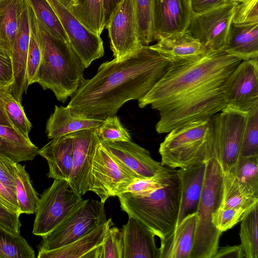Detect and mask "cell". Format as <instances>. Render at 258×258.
Masks as SVG:
<instances>
[{"mask_svg":"<svg viewBox=\"0 0 258 258\" xmlns=\"http://www.w3.org/2000/svg\"><path fill=\"white\" fill-rule=\"evenodd\" d=\"M7 114L18 132L24 138L30 140L29 134L32 124L28 119L21 104L12 94L8 97L6 105Z\"/></svg>","mask_w":258,"mask_h":258,"instance_id":"cell-43","label":"cell"},{"mask_svg":"<svg viewBox=\"0 0 258 258\" xmlns=\"http://www.w3.org/2000/svg\"><path fill=\"white\" fill-rule=\"evenodd\" d=\"M124 242L123 258H159L154 234L135 218L128 216L120 229Z\"/></svg>","mask_w":258,"mask_h":258,"instance_id":"cell-23","label":"cell"},{"mask_svg":"<svg viewBox=\"0 0 258 258\" xmlns=\"http://www.w3.org/2000/svg\"><path fill=\"white\" fill-rule=\"evenodd\" d=\"M222 170L215 159L206 163L203 190L196 211V225L190 258H213L222 232L212 222V215L220 206L222 191Z\"/></svg>","mask_w":258,"mask_h":258,"instance_id":"cell-7","label":"cell"},{"mask_svg":"<svg viewBox=\"0 0 258 258\" xmlns=\"http://www.w3.org/2000/svg\"><path fill=\"white\" fill-rule=\"evenodd\" d=\"M69 135L72 141L73 169L68 182L70 187L82 197L89 191L93 161L100 141L97 128Z\"/></svg>","mask_w":258,"mask_h":258,"instance_id":"cell-16","label":"cell"},{"mask_svg":"<svg viewBox=\"0 0 258 258\" xmlns=\"http://www.w3.org/2000/svg\"><path fill=\"white\" fill-rule=\"evenodd\" d=\"M138 34L143 45L155 41L152 0H136Z\"/></svg>","mask_w":258,"mask_h":258,"instance_id":"cell-36","label":"cell"},{"mask_svg":"<svg viewBox=\"0 0 258 258\" xmlns=\"http://www.w3.org/2000/svg\"><path fill=\"white\" fill-rule=\"evenodd\" d=\"M48 165L47 176L69 181L73 169L72 141L70 135L54 138L37 151Z\"/></svg>","mask_w":258,"mask_h":258,"instance_id":"cell-24","label":"cell"},{"mask_svg":"<svg viewBox=\"0 0 258 258\" xmlns=\"http://www.w3.org/2000/svg\"><path fill=\"white\" fill-rule=\"evenodd\" d=\"M70 9L85 28L100 36L105 28L103 0H72Z\"/></svg>","mask_w":258,"mask_h":258,"instance_id":"cell-31","label":"cell"},{"mask_svg":"<svg viewBox=\"0 0 258 258\" xmlns=\"http://www.w3.org/2000/svg\"><path fill=\"white\" fill-rule=\"evenodd\" d=\"M226 0H190L192 13L197 14L210 9Z\"/></svg>","mask_w":258,"mask_h":258,"instance_id":"cell-51","label":"cell"},{"mask_svg":"<svg viewBox=\"0 0 258 258\" xmlns=\"http://www.w3.org/2000/svg\"><path fill=\"white\" fill-rule=\"evenodd\" d=\"M223 50L228 54L246 60L258 57V23L231 24Z\"/></svg>","mask_w":258,"mask_h":258,"instance_id":"cell-27","label":"cell"},{"mask_svg":"<svg viewBox=\"0 0 258 258\" xmlns=\"http://www.w3.org/2000/svg\"><path fill=\"white\" fill-rule=\"evenodd\" d=\"M245 258L241 244L218 247L213 258Z\"/></svg>","mask_w":258,"mask_h":258,"instance_id":"cell-50","label":"cell"},{"mask_svg":"<svg viewBox=\"0 0 258 258\" xmlns=\"http://www.w3.org/2000/svg\"><path fill=\"white\" fill-rule=\"evenodd\" d=\"M247 114L226 106L209 119L212 158L223 172L230 171L240 157Z\"/></svg>","mask_w":258,"mask_h":258,"instance_id":"cell-8","label":"cell"},{"mask_svg":"<svg viewBox=\"0 0 258 258\" xmlns=\"http://www.w3.org/2000/svg\"><path fill=\"white\" fill-rule=\"evenodd\" d=\"M196 225V212L187 215L172 232L160 240L159 258H190Z\"/></svg>","mask_w":258,"mask_h":258,"instance_id":"cell-26","label":"cell"},{"mask_svg":"<svg viewBox=\"0 0 258 258\" xmlns=\"http://www.w3.org/2000/svg\"><path fill=\"white\" fill-rule=\"evenodd\" d=\"M17 162L0 153V181L15 195V171Z\"/></svg>","mask_w":258,"mask_h":258,"instance_id":"cell-46","label":"cell"},{"mask_svg":"<svg viewBox=\"0 0 258 258\" xmlns=\"http://www.w3.org/2000/svg\"><path fill=\"white\" fill-rule=\"evenodd\" d=\"M258 0H243L239 3L232 23L236 25L258 23Z\"/></svg>","mask_w":258,"mask_h":258,"instance_id":"cell-45","label":"cell"},{"mask_svg":"<svg viewBox=\"0 0 258 258\" xmlns=\"http://www.w3.org/2000/svg\"><path fill=\"white\" fill-rule=\"evenodd\" d=\"M239 3L226 0L204 12L192 13L186 31L209 50H223Z\"/></svg>","mask_w":258,"mask_h":258,"instance_id":"cell-11","label":"cell"},{"mask_svg":"<svg viewBox=\"0 0 258 258\" xmlns=\"http://www.w3.org/2000/svg\"><path fill=\"white\" fill-rule=\"evenodd\" d=\"M152 10L155 41L186 31L192 15L190 0H152Z\"/></svg>","mask_w":258,"mask_h":258,"instance_id":"cell-17","label":"cell"},{"mask_svg":"<svg viewBox=\"0 0 258 258\" xmlns=\"http://www.w3.org/2000/svg\"><path fill=\"white\" fill-rule=\"evenodd\" d=\"M231 172L240 182L258 191V155L240 156Z\"/></svg>","mask_w":258,"mask_h":258,"instance_id":"cell-37","label":"cell"},{"mask_svg":"<svg viewBox=\"0 0 258 258\" xmlns=\"http://www.w3.org/2000/svg\"><path fill=\"white\" fill-rule=\"evenodd\" d=\"M231 74L209 81L198 89L160 108L155 129L157 133H168L187 123L209 119L226 106L222 87Z\"/></svg>","mask_w":258,"mask_h":258,"instance_id":"cell-5","label":"cell"},{"mask_svg":"<svg viewBox=\"0 0 258 258\" xmlns=\"http://www.w3.org/2000/svg\"><path fill=\"white\" fill-rule=\"evenodd\" d=\"M122 211L147 227L160 240L167 237L177 224L180 201V183L177 170L171 168L163 186L150 194H118Z\"/></svg>","mask_w":258,"mask_h":258,"instance_id":"cell-4","label":"cell"},{"mask_svg":"<svg viewBox=\"0 0 258 258\" xmlns=\"http://www.w3.org/2000/svg\"><path fill=\"white\" fill-rule=\"evenodd\" d=\"M97 134L101 143L131 141L130 133L116 115L105 117L103 122L97 128Z\"/></svg>","mask_w":258,"mask_h":258,"instance_id":"cell-39","label":"cell"},{"mask_svg":"<svg viewBox=\"0 0 258 258\" xmlns=\"http://www.w3.org/2000/svg\"><path fill=\"white\" fill-rule=\"evenodd\" d=\"M10 95L4 98H0V125L12 128L18 132L6 111V102Z\"/></svg>","mask_w":258,"mask_h":258,"instance_id":"cell-52","label":"cell"},{"mask_svg":"<svg viewBox=\"0 0 258 258\" xmlns=\"http://www.w3.org/2000/svg\"><path fill=\"white\" fill-rule=\"evenodd\" d=\"M14 75L11 54L8 50L0 48V84H12Z\"/></svg>","mask_w":258,"mask_h":258,"instance_id":"cell-48","label":"cell"},{"mask_svg":"<svg viewBox=\"0 0 258 258\" xmlns=\"http://www.w3.org/2000/svg\"><path fill=\"white\" fill-rule=\"evenodd\" d=\"M105 117L85 114L68 107L55 106L46 124L49 139L68 135L77 131L98 127Z\"/></svg>","mask_w":258,"mask_h":258,"instance_id":"cell-21","label":"cell"},{"mask_svg":"<svg viewBox=\"0 0 258 258\" xmlns=\"http://www.w3.org/2000/svg\"><path fill=\"white\" fill-rule=\"evenodd\" d=\"M0 204L20 214L16 195L8 189L1 181Z\"/></svg>","mask_w":258,"mask_h":258,"instance_id":"cell-49","label":"cell"},{"mask_svg":"<svg viewBox=\"0 0 258 258\" xmlns=\"http://www.w3.org/2000/svg\"><path fill=\"white\" fill-rule=\"evenodd\" d=\"M258 155V104L247 114L240 156Z\"/></svg>","mask_w":258,"mask_h":258,"instance_id":"cell-38","label":"cell"},{"mask_svg":"<svg viewBox=\"0 0 258 258\" xmlns=\"http://www.w3.org/2000/svg\"><path fill=\"white\" fill-rule=\"evenodd\" d=\"M121 0H103L104 23L106 26L113 11Z\"/></svg>","mask_w":258,"mask_h":258,"instance_id":"cell-53","label":"cell"},{"mask_svg":"<svg viewBox=\"0 0 258 258\" xmlns=\"http://www.w3.org/2000/svg\"><path fill=\"white\" fill-rule=\"evenodd\" d=\"M20 214L0 204V227L14 234H20Z\"/></svg>","mask_w":258,"mask_h":258,"instance_id":"cell-47","label":"cell"},{"mask_svg":"<svg viewBox=\"0 0 258 258\" xmlns=\"http://www.w3.org/2000/svg\"><path fill=\"white\" fill-rule=\"evenodd\" d=\"M156 41L150 47L170 64L197 59L210 50L186 31L161 37Z\"/></svg>","mask_w":258,"mask_h":258,"instance_id":"cell-20","label":"cell"},{"mask_svg":"<svg viewBox=\"0 0 258 258\" xmlns=\"http://www.w3.org/2000/svg\"><path fill=\"white\" fill-rule=\"evenodd\" d=\"M241 59L224 50H209L197 59L170 64L164 76L141 99L138 105L158 111L209 81L231 73Z\"/></svg>","mask_w":258,"mask_h":258,"instance_id":"cell-2","label":"cell"},{"mask_svg":"<svg viewBox=\"0 0 258 258\" xmlns=\"http://www.w3.org/2000/svg\"><path fill=\"white\" fill-rule=\"evenodd\" d=\"M248 212L240 208L219 207L212 215V222L215 227L222 233L240 222Z\"/></svg>","mask_w":258,"mask_h":258,"instance_id":"cell-42","label":"cell"},{"mask_svg":"<svg viewBox=\"0 0 258 258\" xmlns=\"http://www.w3.org/2000/svg\"><path fill=\"white\" fill-rule=\"evenodd\" d=\"M209 121L200 120L168 133L160 144L161 164L172 169L205 163L212 159Z\"/></svg>","mask_w":258,"mask_h":258,"instance_id":"cell-6","label":"cell"},{"mask_svg":"<svg viewBox=\"0 0 258 258\" xmlns=\"http://www.w3.org/2000/svg\"><path fill=\"white\" fill-rule=\"evenodd\" d=\"M206 163L179 168L180 201L177 224L187 215L196 212L204 186Z\"/></svg>","mask_w":258,"mask_h":258,"instance_id":"cell-25","label":"cell"},{"mask_svg":"<svg viewBox=\"0 0 258 258\" xmlns=\"http://www.w3.org/2000/svg\"><path fill=\"white\" fill-rule=\"evenodd\" d=\"M38 147L15 130L0 125V153L17 163L31 161Z\"/></svg>","mask_w":258,"mask_h":258,"instance_id":"cell-30","label":"cell"},{"mask_svg":"<svg viewBox=\"0 0 258 258\" xmlns=\"http://www.w3.org/2000/svg\"><path fill=\"white\" fill-rule=\"evenodd\" d=\"M12 84H0V98H4L11 94Z\"/></svg>","mask_w":258,"mask_h":258,"instance_id":"cell-54","label":"cell"},{"mask_svg":"<svg viewBox=\"0 0 258 258\" xmlns=\"http://www.w3.org/2000/svg\"><path fill=\"white\" fill-rule=\"evenodd\" d=\"M113 225L111 218L79 238L62 247L51 250H38V258H102V244L108 229Z\"/></svg>","mask_w":258,"mask_h":258,"instance_id":"cell-19","label":"cell"},{"mask_svg":"<svg viewBox=\"0 0 258 258\" xmlns=\"http://www.w3.org/2000/svg\"><path fill=\"white\" fill-rule=\"evenodd\" d=\"M138 178L99 143L93 161L89 191L105 203L109 198L122 193Z\"/></svg>","mask_w":258,"mask_h":258,"instance_id":"cell-12","label":"cell"},{"mask_svg":"<svg viewBox=\"0 0 258 258\" xmlns=\"http://www.w3.org/2000/svg\"><path fill=\"white\" fill-rule=\"evenodd\" d=\"M30 20V19H29ZM30 37L27 61V86L38 83L42 51L35 31L30 25Z\"/></svg>","mask_w":258,"mask_h":258,"instance_id":"cell-41","label":"cell"},{"mask_svg":"<svg viewBox=\"0 0 258 258\" xmlns=\"http://www.w3.org/2000/svg\"><path fill=\"white\" fill-rule=\"evenodd\" d=\"M25 0H0V48L11 54Z\"/></svg>","mask_w":258,"mask_h":258,"instance_id":"cell-29","label":"cell"},{"mask_svg":"<svg viewBox=\"0 0 258 258\" xmlns=\"http://www.w3.org/2000/svg\"><path fill=\"white\" fill-rule=\"evenodd\" d=\"M170 64L149 45H143L121 61L113 58L101 64L92 78L83 79L67 106L90 115H115L126 102L143 98Z\"/></svg>","mask_w":258,"mask_h":258,"instance_id":"cell-1","label":"cell"},{"mask_svg":"<svg viewBox=\"0 0 258 258\" xmlns=\"http://www.w3.org/2000/svg\"><path fill=\"white\" fill-rule=\"evenodd\" d=\"M105 28L108 30L110 49L116 60L132 55L142 47L138 34L136 0H121Z\"/></svg>","mask_w":258,"mask_h":258,"instance_id":"cell-13","label":"cell"},{"mask_svg":"<svg viewBox=\"0 0 258 258\" xmlns=\"http://www.w3.org/2000/svg\"><path fill=\"white\" fill-rule=\"evenodd\" d=\"M257 205V190L240 182L231 172H223L220 208H240L249 211Z\"/></svg>","mask_w":258,"mask_h":258,"instance_id":"cell-28","label":"cell"},{"mask_svg":"<svg viewBox=\"0 0 258 258\" xmlns=\"http://www.w3.org/2000/svg\"><path fill=\"white\" fill-rule=\"evenodd\" d=\"M170 169L165 166L162 171L151 177L137 179L130 184L122 193L128 192L136 195H147L163 186Z\"/></svg>","mask_w":258,"mask_h":258,"instance_id":"cell-40","label":"cell"},{"mask_svg":"<svg viewBox=\"0 0 258 258\" xmlns=\"http://www.w3.org/2000/svg\"><path fill=\"white\" fill-rule=\"evenodd\" d=\"M35 252L20 234L0 227V258H35Z\"/></svg>","mask_w":258,"mask_h":258,"instance_id":"cell-35","label":"cell"},{"mask_svg":"<svg viewBox=\"0 0 258 258\" xmlns=\"http://www.w3.org/2000/svg\"><path fill=\"white\" fill-rule=\"evenodd\" d=\"M30 37V26L28 12L22 13L11 52L14 75L11 94L21 102L22 95L26 92L27 61Z\"/></svg>","mask_w":258,"mask_h":258,"instance_id":"cell-22","label":"cell"},{"mask_svg":"<svg viewBox=\"0 0 258 258\" xmlns=\"http://www.w3.org/2000/svg\"><path fill=\"white\" fill-rule=\"evenodd\" d=\"M103 147L139 178L151 177L165 167L148 150L131 141L101 143Z\"/></svg>","mask_w":258,"mask_h":258,"instance_id":"cell-18","label":"cell"},{"mask_svg":"<svg viewBox=\"0 0 258 258\" xmlns=\"http://www.w3.org/2000/svg\"><path fill=\"white\" fill-rule=\"evenodd\" d=\"M28 9L30 25L42 51L37 83L44 90L52 91L56 99L64 103L79 88L86 68L70 43L51 36L29 6Z\"/></svg>","mask_w":258,"mask_h":258,"instance_id":"cell-3","label":"cell"},{"mask_svg":"<svg viewBox=\"0 0 258 258\" xmlns=\"http://www.w3.org/2000/svg\"><path fill=\"white\" fill-rule=\"evenodd\" d=\"M15 181L16 197L20 214H35L39 198L25 166L19 163H16Z\"/></svg>","mask_w":258,"mask_h":258,"instance_id":"cell-32","label":"cell"},{"mask_svg":"<svg viewBox=\"0 0 258 258\" xmlns=\"http://www.w3.org/2000/svg\"><path fill=\"white\" fill-rule=\"evenodd\" d=\"M34 15L53 37L70 43L68 35L46 0H25Z\"/></svg>","mask_w":258,"mask_h":258,"instance_id":"cell-33","label":"cell"},{"mask_svg":"<svg viewBox=\"0 0 258 258\" xmlns=\"http://www.w3.org/2000/svg\"><path fill=\"white\" fill-rule=\"evenodd\" d=\"M240 222L239 236L245 258H258V205Z\"/></svg>","mask_w":258,"mask_h":258,"instance_id":"cell-34","label":"cell"},{"mask_svg":"<svg viewBox=\"0 0 258 258\" xmlns=\"http://www.w3.org/2000/svg\"><path fill=\"white\" fill-rule=\"evenodd\" d=\"M124 242L121 229L112 226L102 244V258H123Z\"/></svg>","mask_w":258,"mask_h":258,"instance_id":"cell-44","label":"cell"},{"mask_svg":"<svg viewBox=\"0 0 258 258\" xmlns=\"http://www.w3.org/2000/svg\"><path fill=\"white\" fill-rule=\"evenodd\" d=\"M46 1L66 31L71 47L86 69L104 55L102 38L85 28L73 15L70 9L72 0Z\"/></svg>","mask_w":258,"mask_h":258,"instance_id":"cell-14","label":"cell"},{"mask_svg":"<svg viewBox=\"0 0 258 258\" xmlns=\"http://www.w3.org/2000/svg\"><path fill=\"white\" fill-rule=\"evenodd\" d=\"M107 220L104 203L96 200H83L59 225L41 236L38 249L51 250L68 245Z\"/></svg>","mask_w":258,"mask_h":258,"instance_id":"cell-9","label":"cell"},{"mask_svg":"<svg viewBox=\"0 0 258 258\" xmlns=\"http://www.w3.org/2000/svg\"><path fill=\"white\" fill-rule=\"evenodd\" d=\"M226 106L247 112L258 104L257 58L242 60L224 81Z\"/></svg>","mask_w":258,"mask_h":258,"instance_id":"cell-15","label":"cell"},{"mask_svg":"<svg viewBox=\"0 0 258 258\" xmlns=\"http://www.w3.org/2000/svg\"><path fill=\"white\" fill-rule=\"evenodd\" d=\"M68 181L54 179L41 195L33 223L32 233L47 234L59 225L83 200Z\"/></svg>","mask_w":258,"mask_h":258,"instance_id":"cell-10","label":"cell"},{"mask_svg":"<svg viewBox=\"0 0 258 258\" xmlns=\"http://www.w3.org/2000/svg\"><path fill=\"white\" fill-rule=\"evenodd\" d=\"M235 1H237V2L240 3V2H241V1H242L243 0H235Z\"/></svg>","mask_w":258,"mask_h":258,"instance_id":"cell-55","label":"cell"}]
</instances>
